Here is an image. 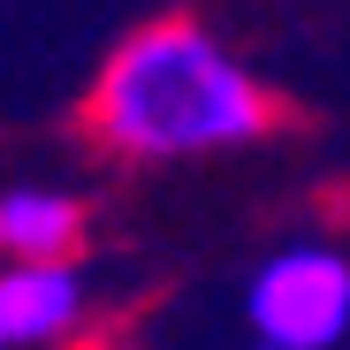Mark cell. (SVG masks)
Segmentation results:
<instances>
[{
	"instance_id": "obj_1",
	"label": "cell",
	"mask_w": 350,
	"mask_h": 350,
	"mask_svg": "<svg viewBox=\"0 0 350 350\" xmlns=\"http://www.w3.org/2000/svg\"><path fill=\"white\" fill-rule=\"evenodd\" d=\"M84 130L99 152L122 160H198L282 130V99L206 23L160 16L99 62L84 92Z\"/></svg>"
},
{
	"instance_id": "obj_2",
	"label": "cell",
	"mask_w": 350,
	"mask_h": 350,
	"mask_svg": "<svg viewBox=\"0 0 350 350\" xmlns=\"http://www.w3.org/2000/svg\"><path fill=\"white\" fill-rule=\"evenodd\" d=\"M252 335H274L289 350H335L350 335V259L335 244H289L274 252L244 289Z\"/></svg>"
},
{
	"instance_id": "obj_3",
	"label": "cell",
	"mask_w": 350,
	"mask_h": 350,
	"mask_svg": "<svg viewBox=\"0 0 350 350\" xmlns=\"http://www.w3.org/2000/svg\"><path fill=\"white\" fill-rule=\"evenodd\" d=\"M84 267L77 259H0V350H46L84 327Z\"/></svg>"
},
{
	"instance_id": "obj_4",
	"label": "cell",
	"mask_w": 350,
	"mask_h": 350,
	"mask_svg": "<svg viewBox=\"0 0 350 350\" xmlns=\"http://www.w3.org/2000/svg\"><path fill=\"white\" fill-rule=\"evenodd\" d=\"M84 244V198L53 183L0 191V259H77Z\"/></svg>"
},
{
	"instance_id": "obj_5",
	"label": "cell",
	"mask_w": 350,
	"mask_h": 350,
	"mask_svg": "<svg viewBox=\"0 0 350 350\" xmlns=\"http://www.w3.org/2000/svg\"><path fill=\"white\" fill-rule=\"evenodd\" d=\"M252 350H289V342H274V335H252Z\"/></svg>"
}]
</instances>
